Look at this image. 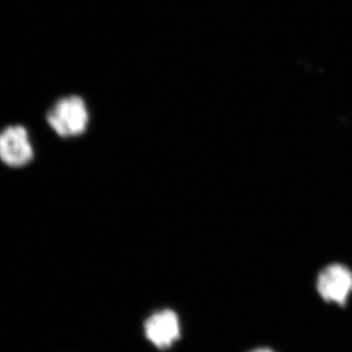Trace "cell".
<instances>
[{
	"label": "cell",
	"instance_id": "obj_2",
	"mask_svg": "<svg viewBox=\"0 0 352 352\" xmlns=\"http://www.w3.org/2000/svg\"><path fill=\"white\" fill-rule=\"evenodd\" d=\"M316 289L326 302L346 307L352 294V271L340 263L329 264L317 277Z\"/></svg>",
	"mask_w": 352,
	"mask_h": 352
},
{
	"label": "cell",
	"instance_id": "obj_5",
	"mask_svg": "<svg viewBox=\"0 0 352 352\" xmlns=\"http://www.w3.org/2000/svg\"><path fill=\"white\" fill-rule=\"evenodd\" d=\"M250 352H274L272 349H266V347H261V349H254V351Z\"/></svg>",
	"mask_w": 352,
	"mask_h": 352
},
{
	"label": "cell",
	"instance_id": "obj_3",
	"mask_svg": "<svg viewBox=\"0 0 352 352\" xmlns=\"http://www.w3.org/2000/svg\"><path fill=\"white\" fill-rule=\"evenodd\" d=\"M34 157V148L27 129L22 126H10L0 132V160L12 168L30 164Z\"/></svg>",
	"mask_w": 352,
	"mask_h": 352
},
{
	"label": "cell",
	"instance_id": "obj_4",
	"mask_svg": "<svg viewBox=\"0 0 352 352\" xmlns=\"http://www.w3.org/2000/svg\"><path fill=\"white\" fill-rule=\"evenodd\" d=\"M180 321L177 314L171 309H162L154 312L146 319L144 333L146 338L157 349L166 351L180 338Z\"/></svg>",
	"mask_w": 352,
	"mask_h": 352
},
{
	"label": "cell",
	"instance_id": "obj_1",
	"mask_svg": "<svg viewBox=\"0 0 352 352\" xmlns=\"http://www.w3.org/2000/svg\"><path fill=\"white\" fill-rule=\"evenodd\" d=\"M48 124L60 138H76L87 131L89 111L87 102L78 95L59 99L46 117Z\"/></svg>",
	"mask_w": 352,
	"mask_h": 352
}]
</instances>
